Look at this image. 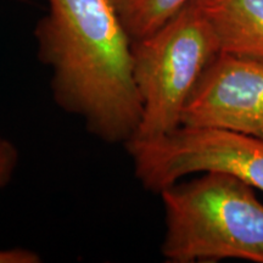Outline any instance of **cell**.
<instances>
[{
    "instance_id": "1",
    "label": "cell",
    "mask_w": 263,
    "mask_h": 263,
    "mask_svg": "<svg viewBox=\"0 0 263 263\" xmlns=\"http://www.w3.org/2000/svg\"><path fill=\"white\" fill-rule=\"evenodd\" d=\"M34 35L50 68L55 103L93 136L126 144L136 136L141 101L132 70V39L112 0H48Z\"/></svg>"
},
{
    "instance_id": "2",
    "label": "cell",
    "mask_w": 263,
    "mask_h": 263,
    "mask_svg": "<svg viewBox=\"0 0 263 263\" xmlns=\"http://www.w3.org/2000/svg\"><path fill=\"white\" fill-rule=\"evenodd\" d=\"M255 190L223 172H205L163 189V258L171 263H263V203Z\"/></svg>"
},
{
    "instance_id": "3",
    "label": "cell",
    "mask_w": 263,
    "mask_h": 263,
    "mask_svg": "<svg viewBox=\"0 0 263 263\" xmlns=\"http://www.w3.org/2000/svg\"><path fill=\"white\" fill-rule=\"evenodd\" d=\"M219 52L215 31L194 0L154 33L132 41L141 120L130 140H153L182 126L194 88Z\"/></svg>"
},
{
    "instance_id": "4",
    "label": "cell",
    "mask_w": 263,
    "mask_h": 263,
    "mask_svg": "<svg viewBox=\"0 0 263 263\" xmlns=\"http://www.w3.org/2000/svg\"><path fill=\"white\" fill-rule=\"evenodd\" d=\"M134 174L160 194L186 176L223 172L263 192V140L236 132L180 126L153 140H129Z\"/></svg>"
},
{
    "instance_id": "5",
    "label": "cell",
    "mask_w": 263,
    "mask_h": 263,
    "mask_svg": "<svg viewBox=\"0 0 263 263\" xmlns=\"http://www.w3.org/2000/svg\"><path fill=\"white\" fill-rule=\"evenodd\" d=\"M182 126L232 130L263 140V61L219 52L194 88Z\"/></svg>"
},
{
    "instance_id": "6",
    "label": "cell",
    "mask_w": 263,
    "mask_h": 263,
    "mask_svg": "<svg viewBox=\"0 0 263 263\" xmlns=\"http://www.w3.org/2000/svg\"><path fill=\"white\" fill-rule=\"evenodd\" d=\"M221 52L263 61V0H194Z\"/></svg>"
},
{
    "instance_id": "7",
    "label": "cell",
    "mask_w": 263,
    "mask_h": 263,
    "mask_svg": "<svg viewBox=\"0 0 263 263\" xmlns=\"http://www.w3.org/2000/svg\"><path fill=\"white\" fill-rule=\"evenodd\" d=\"M132 41L151 34L192 0H112Z\"/></svg>"
},
{
    "instance_id": "8",
    "label": "cell",
    "mask_w": 263,
    "mask_h": 263,
    "mask_svg": "<svg viewBox=\"0 0 263 263\" xmlns=\"http://www.w3.org/2000/svg\"><path fill=\"white\" fill-rule=\"evenodd\" d=\"M18 163V151L11 141L0 137V189L11 179ZM37 254L24 249L0 250V263H34Z\"/></svg>"
}]
</instances>
